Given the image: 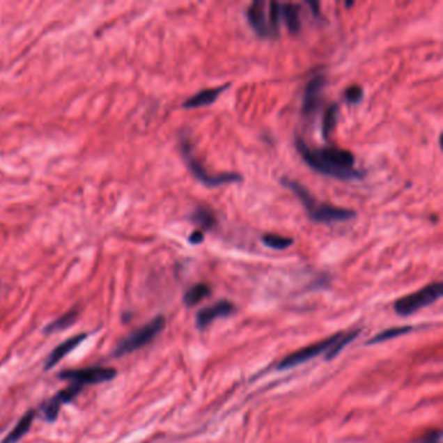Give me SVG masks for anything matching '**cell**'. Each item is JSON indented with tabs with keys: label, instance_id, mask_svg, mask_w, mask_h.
Returning a JSON list of instances; mask_svg holds the SVG:
<instances>
[{
	"label": "cell",
	"instance_id": "1",
	"mask_svg": "<svg viewBox=\"0 0 443 443\" xmlns=\"http://www.w3.org/2000/svg\"><path fill=\"white\" fill-rule=\"evenodd\" d=\"M295 147L304 163L318 173L339 181H352L363 178L364 173L355 168V157L350 151L339 147L311 148L306 141L297 135Z\"/></svg>",
	"mask_w": 443,
	"mask_h": 443
},
{
	"label": "cell",
	"instance_id": "2",
	"mask_svg": "<svg viewBox=\"0 0 443 443\" xmlns=\"http://www.w3.org/2000/svg\"><path fill=\"white\" fill-rule=\"evenodd\" d=\"M281 183L286 189H289L290 192L297 195V198L306 208L309 220L312 222H318V224H334V222H348L357 216V212L352 210L316 202L309 190L294 180L285 177L281 180Z\"/></svg>",
	"mask_w": 443,
	"mask_h": 443
},
{
	"label": "cell",
	"instance_id": "3",
	"mask_svg": "<svg viewBox=\"0 0 443 443\" xmlns=\"http://www.w3.org/2000/svg\"><path fill=\"white\" fill-rule=\"evenodd\" d=\"M180 147H181V154L183 160L187 165L189 171L192 172L194 177L202 182L203 185L208 187H217L222 185H229V183L241 182V174L234 173V172H225V173L212 174L207 172V169L203 166L202 163L195 157L193 153V147L187 137H181L180 139Z\"/></svg>",
	"mask_w": 443,
	"mask_h": 443
},
{
	"label": "cell",
	"instance_id": "4",
	"mask_svg": "<svg viewBox=\"0 0 443 443\" xmlns=\"http://www.w3.org/2000/svg\"><path fill=\"white\" fill-rule=\"evenodd\" d=\"M165 328L164 316H156L154 320L145 324L143 327L137 329L123 338L114 351V357H121L141 350L146 345L151 343Z\"/></svg>",
	"mask_w": 443,
	"mask_h": 443
},
{
	"label": "cell",
	"instance_id": "5",
	"mask_svg": "<svg viewBox=\"0 0 443 443\" xmlns=\"http://www.w3.org/2000/svg\"><path fill=\"white\" fill-rule=\"evenodd\" d=\"M442 297V283L434 282L423 289L417 290L416 293L408 294L403 298L398 299L395 302V312L399 316H410L419 309H425L435 303Z\"/></svg>",
	"mask_w": 443,
	"mask_h": 443
},
{
	"label": "cell",
	"instance_id": "6",
	"mask_svg": "<svg viewBox=\"0 0 443 443\" xmlns=\"http://www.w3.org/2000/svg\"><path fill=\"white\" fill-rule=\"evenodd\" d=\"M117 376V371L112 366H87L79 369H67L59 373L60 380L70 381L75 385H99L112 381Z\"/></svg>",
	"mask_w": 443,
	"mask_h": 443
},
{
	"label": "cell",
	"instance_id": "7",
	"mask_svg": "<svg viewBox=\"0 0 443 443\" xmlns=\"http://www.w3.org/2000/svg\"><path fill=\"white\" fill-rule=\"evenodd\" d=\"M342 333H343V332L337 333V334H334V336L325 338V339H322V341H320V342H316V343H312V345H309V346L303 347V348H300L298 351L291 352L290 355L283 357V359L279 362L277 368H279V369H290V368H293V366H300V364H303V363H306V362H309V360H312L313 357H318V355L322 354V352H328L329 350H330V347L333 346V345L337 342L338 339L341 338Z\"/></svg>",
	"mask_w": 443,
	"mask_h": 443
},
{
	"label": "cell",
	"instance_id": "8",
	"mask_svg": "<svg viewBox=\"0 0 443 443\" xmlns=\"http://www.w3.org/2000/svg\"><path fill=\"white\" fill-rule=\"evenodd\" d=\"M81 391H82V386L75 385V384H72V385L68 386L65 389L60 390L51 399H49L46 403L40 405V411L45 416V419L49 423H54L58 419L61 405H68L72 401H75Z\"/></svg>",
	"mask_w": 443,
	"mask_h": 443
},
{
	"label": "cell",
	"instance_id": "9",
	"mask_svg": "<svg viewBox=\"0 0 443 443\" xmlns=\"http://www.w3.org/2000/svg\"><path fill=\"white\" fill-rule=\"evenodd\" d=\"M325 86H327V77L324 75H316L312 79H309L303 95V104H302L303 115L311 116L318 109Z\"/></svg>",
	"mask_w": 443,
	"mask_h": 443
},
{
	"label": "cell",
	"instance_id": "10",
	"mask_svg": "<svg viewBox=\"0 0 443 443\" xmlns=\"http://www.w3.org/2000/svg\"><path fill=\"white\" fill-rule=\"evenodd\" d=\"M87 338V333H79L73 337L68 338L67 341H64L63 343H60L59 346L55 347L49 357L45 362V371H49L54 366H58L59 363L69 355L72 351H75L85 339Z\"/></svg>",
	"mask_w": 443,
	"mask_h": 443
},
{
	"label": "cell",
	"instance_id": "11",
	"mask_svg": "<svg viewBox=\"0 0 443 443\" xmlns=\"http://www.w3.org/2000/svg\"><path fill=\"white\" fill-rule=\"evenodd\" d=\"M234 312V304L229 300H220L216 304L203 309L196 315L198 328L204 329L210 325L213 320L219 318H228Z\"/></svg>",
	"mask_w": 443,
	"mask_h": 443
},
{
	"label": "cell",
	"instance_id": "12",
	"mask_svg": "<svg viewBox=\"0 0 443 443\" xmlns=\"http://www.w3.org/2000/svg\"><path fill=\"white\" fill-rule=\"evenodd\" d=\"M247 20L251 28L261 38L270 37V26L265 17V1L255 0L247 10Z\"/></svg>",
	"mask_w": 443,
	"mask_h": 443
},
{
	"label": "cell",
	"instance_id": "13",
	"mask_svg": "<svg viewBox=\"0 0 443 443\" xmlns=\"http://www.w3.org/2000/svg\"><path fill=\"white\" fill-rule=\"evenodd\" d=\"M228 87H229V85H222V86L202 90V91L196 93L193 97L186 99L183 102V108L195 109V108H201V107L210 106V104H212L219 99V97L222 94V91L226 90Z\"/></svg>",
	"mask_w": 443,
	"mask_h": 443
},
{
	"label": "cell",
	"instance_id": "14",
	"mask_svg": "<svg viewBox=\"0 0 443 443\" xmlns=\"http://www.w3.org/2000/svg\"><path fill=\"white\" fill-rule=\"evenodd\" d=\"M36 417V411L30 410L19 420V423L13 426V429L7 434L0 443H17L22 437H25L33 425Z\"/></svg>",
	"mask_w": 443,
	"mask_h": 443
},
{
	"label": "cell",
	"instance_id": "15",
	"mask_svg": "<svg viewBox=\"0 0 443 443\" xmlns=\"http://www.w3.org/2000/svg\"><path fill=\"white\" fill-rule=\"evenodd\" d=\"M281 17L285 21L288 29L291 34H297L300 31V10L297 4L283 3L281 4Z\"/></svg>",
	"mask_w": 443,
	"mask_h": 443
},
{
	"label": "cell",
	"instance_id": "16",
	"mask_svg": "<svg viewBox=\"0 0 443 443\" xmlns=\"http://www.w3.org/2000/svg\"><path fill=\"white\" fill-rule=\"evenodd\" d=\"M211 293L212 290L207 283H196L186 291V294L183 295V302L187 307H193L195 304L201 303L203 299L210 297Z\"/></svg>",
	"mask_w": 443,
	"mask_h": 443
},
{
	"label": "cell",
	"instance_id": "17",
	"mask_svg": "<svg viewBox=\"0 0 443 443\" xmlns=\"http://www.w3.org/2000/svg\"><path fill=\"white\" fill-rule=\"evenodd\" d=\"M192 222L196 225H199L204 231H211L215 226H216V216L215 213L207 208V207H198L193 215H192Z\"/></svg>",
	"mask_w": 443,
	"mask_h": 443
},
{
	"label": "cell",
	"instance_id": "18",
	"mask_svg": "<svg viewBox=\"0 0 443 443\" xmlns=\"http://www.w3.org/2000/svg\"><path fill=\"white\" fill-rule=\"evenodd\" d=\"M78 313H79V312H78L77 309L68 311L67 313H64L63 316H60V318H56L55 321H52L51 324H49V325L46 327V329H45V332L49 334V333H56V332L65 330V329L72 327V325L75 324V321L77 320Z\"/></svg>",
	"mask_w": 443,
	"mask_h": 443
},
{
	"label": "cell",
	"instance_id": "19",
	"mask_svg": "<svg viewBox=\"0 0 443 443\" xmlns=\"http://www.w3.org/2000/svg\"><path fill=\"white\" fill-rule=\"evenodd\" d=\"M338 120V106L336 103H333L332 106H329L325 111V115L322 118V126H321V132L322 137L325 139H329L330 134L333 133V130L336 129Z\"/></svg>",
	"mask_w": 443,
	"mask_h": 443
},
{
	"label": "cell",
	"instance_id": "20",
	"mask_svg": "<svg viewBox=\"0 0 443 443\" xmlns=\"http://www.w3.org/2000/svg\"><path fill=\"white\" fill-rule=\"evenodd\" d=\"M261 241L267 247L273 249V250H286V249H289L294 244L293 238L282 237V235H279V234H264L261 237Z\"/></svg>",
	"mask_w": 443,
	"mask_h": 443
},
{
	"label": "cell",
	"instance_id": "21",
	"mask_svg": "<svg viewBox=\"0 0 443 443\" xmlns=\"http://www.w3.org/2000/svg\"><path fill=\"white\" fill-rule=\"evenodd\" d=\"M412 330V327H395V328L385 329L384 332L378 333L375 337L372 338L368 345H375V343H382L386 342L389 339H394V338L399 337V336H403L407 334Z\"/></svg>",
	"mask_w": 443,
	"mask_h": 443
},
{
	"label": "cell",
	"instance_id": "22",
	"mask_svg": "<svg viewBox=\"0 0 443 443\" xmlns=\"http://www.w3.org/2000/svg\"><path fill=\"white\" fill-rule=\"evenodd\" d=\"M359 333H360V330H359V329H357V330H351V332H347V333L343 332L341 338L338 339L337 342H336L333 346L330 347V350H329L328 352H327V359H328V360H332L333 357H337L338 354L343 350V347L346 346L347 343L352 342V341L359 336Z\"/></svg>",
	"mask_w": 443,
	"mask_h": 443
},
{
	"label": "cell",
	"instance_id": "23",
	"mask_svg": "<svg viewBox=\"0 0 443 443\" xmlns=\"http://www.w3.org/2000/svg\"><path fill=\"white\" fill-rule=\"evenodd\" d=\"M279 20H281V4L277 1L270 3V36L276 37L279 30Z\"/></svg>",
	"mask_w": 443,
	"mask_h": 443
},
{
	"label": "cell",
	"instance_id": "24",
	"mask_svg": "<svg viewBox=\"0 0 443 443\" xmlns=\"http://www.w3.org/2000/svg\"><path fill=\"white\" fill-rule=\"evenodd\" d=\"M345 98H346V100L348 103L357 104V103H360L362 99H363V88L360 86H357V85L350 86L348 88H346V91H345Z\"/></svg>",
	"mask_w": 443,
	"mask_h": 443
},
{
	"label": "cell",
	"instance_id": "25",
	"mask_svg": "<svg viewBox=\"0 0 443 443\" xmlns=\"http://www.w3.org/2000/svg\"><path fill=\"white\" fill-rule=\"evenodd\" d=\"M417 443H441V432L440 429L435 430H429L428 433L424 434Z\"/></svg>",
	"mask_w": 443,
	"mask_h": 443
},
{
	"label": "cell",
	"instance_id": "26",
	"mask_svg": "<svg viewBox=\"0 0 443 443\" xmlns=\"http://www.w3.org/2000/svg\"><path fill=\"white\" fill-rule=\"evenodd\" d=\"M203 241H204V233L202 231H194L189 237V242L192 244H201Z\"/></svg>",
	"mask_w": 443,
	"mask_h": 443
}]
</instances>
